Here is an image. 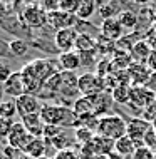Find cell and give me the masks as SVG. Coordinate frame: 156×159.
Returning a JSON list of instances; mask_svg holds the SVG:
<instances>
[{
	"label": "cell",
	"instance_id": "6da1fadb",
	"mask_svg": "<svg viewBox=\"0 0 156 159\" xmlns=\"http://www.w3.org/2000/svg\"><path fill=\"white\" fill-rule=\"evenodd\" d=\"M40 119L45 126H60V127L74 126L76 121H79L71 107L60 104H44L40 111Z\"/></svg>",
	"mask_w": 156,
	"mask_h": 159
},
{
	"label": "cell",
	"instance_id": "7a4b0ae2",
	"mask_svg": "<svg viewBox=\"0 0 156 159\" xmlns=\"http://www.w3.org/2000/svg\"><path fill=\"white\" fill-rule=\"evenodd\" d=\"M126 121L121 116H102L99 117V124H97V131L96 134L104 136L111 141H118L123 136H126Z\"/></svg>",
	"mask_w": 156,
	"mask_h": 159
},
{
	"label": "cell",
	"instance_id": "3957f363",
	"mask_svg": "<svg viewBox=\"0 0 156 159\" xmlns=\"http://www.w3.org/2000/svg\"><path fill=\"white\" fill-rule=\"evenodd\" d=\"M55 64H57V62L50 61V59H35V61H32L30 64H25L24 69L20 72L25 74V75L34 77L35 80H39V82L42 84L47 77L57 74Z\"/></svg>",
	"mask_w": 156,
	"mask_h": 159
},
{
	"label": "cell",
	"instance_id": "277c9868",
	"mask_svg": "<svg viewBox=\"0 0 156 159\" xmlns=\"http://www.w3.org/2000/svg\"><path fill=\"white\" fill-rule=\"evenodd\" d=\"M19 20L29 29H40L47 24V12L42 10L39 3H30L19 14Z\"/></svg>",
	"mask_w": 156,
	"mask_h": 159
},
{
	"label": "cell",
	"instance_id": "5b68a950",
	"mask_svg": "<svg viewBox=\"0 0 156 159\" xmlns=\"http://www.w3.org/2000/svg\"><path fill=\"white\" fill-rule=\"evenodd\" d=\"M77 89H79V94L89 97L94 96V94H101L106 92V87H104V79L97 77L94 72H86V74L79 75V80H77Z\"/></svg>",
	"mask_w": 156,
	"mask_h": 159
},
{
	"label": "cell",
	"instance_id": "8992f818",
	"mask_svg": "<svg viewBox=\"0 0 156 159\" xmlns=\"http://www.w3.org/2000/svg\"><path fill=\"white\" fill-rule=\"evenodd\" d=\"M151 122H148L146 119L143 117H131L126 124V136H129L134 143L138 144V148L139 146H144L143 144V141H144L146 134L151 131Z\"/></svg>",
	"mask_w": 156,
	"mask_h": 159
},
{
	"label": "cell",
	"instance_id": "52a82bcc",
	"mask_svg": "<svg viewBox=\"0 0 156 159\" xmlns=\"http://www.w3.org/2000/svg\"><path fill=\"white\" fill-rule=\"evenodd\" d=\"M42 102L40 99L34 94H24L19 99H15V107H17V114L20 116V119L25 116H34V114H40L42 111Z\"/></svg>",
	"mask_w": 156,
	"mask_h": 159
},
{
	"label": "cell",
	"instance_id": "ba28073f",
	"mask_svg": "<svg viewBox=\"0 0 156 159\" xmlns=\"http://www.w3.org/2000/svg\"><path fill=\"white\" fill-rule=\"evenodd\" d=\"M32 139H34V136L30 134L27 129H25V126H24L22 122H14L10 134L7 136L8 146H10V148H14V149H19V151H22V149H24Z\"/></svg>",
	"mask_w": 156,
	"mask_h": 159
},
{
	"label": "cell",
	"instance_id": "9c48e42d",
	"mask_svg": "<svg viewBox=\"0 0 156 159\" xmlns=\"http://www.w3.org/2000/svg\"><path fill=\"white\" fill-rule=\"evenodd\" d=\"M156 101V94L151 92L146 85H139V87H131V101L129 104L138 107L141 111H146L148 107H151Z\"/></svg>",
	"mask_w": 156,
	"mask_h": 159
},
{
	"label": "cell",
	"instance_id": "30bf717a",
	"mask_svg": "<svg viewBox=\"0 0 156 159\" xmlns=\"http://www.w3.org/2000/svg\"><path fill=\"white\" fill-rule=\"evenodd\" d=\"M77 20L79 19H77L76 15L66 14V12H60V10L47 14V24H49L52 29H55V32L62 30V29H74Z\"/></svg>",
	"mask_w": 156,
	"mask_h": 159
},
{
	"label": "cell",
	"instance_id": "8fae6325",
	"mask_svg": "<svg viewBox=\"0 0 156 159\" xmlns=\"http://www.w3.org/2000/svg\"><path fill=\"white\" fill-rule=\"evenodd\" d=\"M77 30L76 29H62L57 30L54 35V44L60 52H69V50H74L76 47V40H77Z\"/></svg>",
	"mask_w": 156,
	"mask_h": 159
},
{
	"label": "cell",
	"instance_id": "7c38bea8",
	"mask_svg": "<svg viewBox=\"0 0 156 159\" xmlns=\"http://www.w3.org/2000/svg\"><path fill=\"white\" fill-rule=\"evenodd\" d=\"M123 25L121 22L118 20V17L116 19H107V20H102L101 27H99V32H101L102 37H106L107 40H112V42H118L121 37L124 35L123 34Z\"/></svg>",
	"mask_w": 156,
	"mask_h": 159
},
{
	"label": "cell",
	"instance_id": "4fadbf2b",
	"mask_svg": "<svg viewBox=\"0 0 156 159\" xmlns=\"http://www.w3.org/2000/svg\"><path fill=\"white\" fill-rule=\"evenodd\" d=\"M3 91H5L7 96L14 97V99H19L20 96H24L25 92V84H24V77H22V72H14L10 75V79L3 84Z\"/></svg>",
	"mask_w": 156,
	"mask_h": 159
},
{
	"label": "cell",
	"instance_id": "5bb4252c",
	"mask_svg": "<svg viewBox=\"0 0 156 159\" xmlns=\"http://www.w3.org/2000/svg\"><path fill=\"white\" fill-rule=\"evenodd\" d=\"M128 72H129V79H131V85H134V87L146 85V82H148V79L151 75V70L148 69L146 64H136V62H133L129 66Z\"/></svg>",
	"mask_w": 156,
	"mask_h": 159
},
{
	"label": "cell",
	"instance_id": "9a60e30c",
	"mask_svg": "<svg viewBox=\"0 0 156 159\" xmlns=\"http://www.w3.org/2000/svg\"><path fill=\"white\" fill-rule=\"evenodd\" d=\"M57 64L60 70L64 72H76L81 66V57L76 50H69V52H60L57 57Z\"/></svg>",
	"mask_w": 156,
	"mask_h": 159
},
{
	"label": "cell",
	"instance_id": "2e32d148",
	"mask_svg": "<svg viewBox=\"0 0 156 159\" xmlns=\"http://www.w3.org/2000/svg\"><path fill=\"white\" fill-rule=\"evenodd\" d=\"M89 148L92 149L94 156H107L109 152L114 151V141L107 139V137H104V136L96 134L94 139L89 143Z\"/></svg>",
	"mask_w": 156,
	"mask_h": 159
},
{
	"label": "cell",
	"instance_id": "e0dca14e",
	"mask_svg": "<svg viewBox=\"0 0 156 159\" xmlns=\"http://www.w3.org/2000/svg\"><path fill=\"white\" fill-rule=\"evenodd\" d=\"M22 152L25 156L32 157V159H39L42 156H47V143L44 137H34L30 143L22 149Z\"/></svg>",
	"mask_w": 156,
	"mask_h": 159
},
{
	"label": "cell",
	"instance_id": "ac0fdd59",
	"mask_svg": "<svg viewBox=\"0 0 156 159\" xmlns=\"http://www.w3.org/2000/svg\"><path fill=\"white\" fill-rule=\"evenodd\" d=\"M71 109L74 111V114L77 116V119H82V117H87V116H96L94 114V106H92V101L86 96H81L77 97V101L71 106Z\"/></svg>",
	"mask_w": 156,
	"mask_h": 159
},
{
	"label": "cell",
	"instance_id": "d6986e66",
	"mask_svg": "<svg viewBox=\"0 0 156 159\" xmlns=\"http://www.w3.org/2000/svg\"><path fill=\"white\" fill-rule=\"evenodd\" d=\"M151 52H153V49H151V45L148 44V40H139V42H136V45L133 47V50L129 54H131V57H133V62L146 64Z\"/></svg>",
	"mask_w": 156,
	"mask_h": 159
},
{
	"label": "cell",
	"instance_id": "ffe728a7",
	"mask_svg": "<svg viewBox=\"0 0 156 159\" xmlns=\"http://www.w3.org/2000/svg\"><path fill=\"white\" fill-rule=\"evenodd\" d=\"M20 122L24 124L25 129H27L34 137H42V134H44V126H45V124L42 122L40 114L25 116V117H22V121H20Z\"/></svg>",
	"mask_w": 156,
	"mask_h": 159
},
{
	"label": "cell",
	"instance_id": "44dd1931",
	"mask_svg": "<svg viewBox=\"0 0 156 159\" xmlns=\"http://www.w3.org/2000/svg\"><path fill=\"white\" fill-rule=\"evenodd\" d=\"M136 149H138V144L129 136H123L121 139L114 141V151L119 152L123 157H133Z\"/></svg>",
	"mask_w": 156,
	"mask_h": 159
},
{
	"label": "cell",
	"instance_id": "7402d4cb",
	"mask_svg": "<svg viewBox=\"0 0 156 159\" xmlns=\"http://www.w3.org/2000/svg\"><path fill=\"white\" fill-rule=\"evenodd\" d=\"M74 50L77 54H87V52H96V39H92L89 34H79L76 40Z\"/></svg>",
	"mask_w": 156,
	"mask_h": 159
},
{
	"label": "cell",
	"instance_id": "603a6c76",
	"mask_svg": "<svg viewBox=\"0 0 156 159\" xmlns=\"http://www.w3.org/2000/svg\"><path fill=\"white\" fill-rule=\"evenodd\" d=\"M121 5L119 3H114V2H104V3H99L97 5V14L101 15L102 20H107V19H116L119 14H121Z\"/></svg>",
	"mask_w": 156,
	"mask_h": 159
},
{
	"label": "cell",
	"instance_id": "cb8c5ba5",
	"mask_svg": "<svg viewBox=\"0 0 156 159\" xmlns=\"http://www.w3.org/2000/svg\"><path fill=\"white\" fill-rule=\"evenodd\" d=\"M96 10H97V3L96 2H92V0H81L76 17L79 20H89L91 17L94 15Z\"/></svg>",
	"mask_w": 156,
	"mask_h": 159
},
{
	"label": "cell",
	"instance_id": "d4e9b609",
	"mask_svg": "<svg viewBox=\"0 0 156 159\" xmlns=\"http://www.w3.org/2000/svg\"><path fill=\"white\" fill-rule=\"evenodd\" d=\"M131 87H133V85L119 84L118 87L111 92L112 101L118 102V104H129V101H131Z\"/></svg>",
	"mask_w": 156,
	"mask_h": 159
},
{
	"label": "cell",
	"instance_id": "484cf974",
	"mask_svg": "<svg viewBox=\"0 0 156 159\" xmlns=\"http://www.w3.org/2000/svg\"><path fill=\"white\" fill-rule=\"evenodd\" d=\"M8 52L10 55H15V57H24L29 52V44L20 37H15L8 42Z\"/></svg>",
	"mask_w": 156,
	"mask_h": 159
},
{
	"label": "cell",
	"instance_id": "4316f807",
	"mask_svg": "<svg viewBox=\"0 0 156 159\" xmlns=\"http://www.w3.org/2000/svg\"><path fill=\"white\" fill-rule=\"evenodd\" d=\"M136 42H139V35L138 34H126L116 42V50L121 52H131L133 47L136 45Z\"/></svg>",
	"mask_w": 156,
	"mask_h": 159
},
{
	"label": "cell",
	"instance_id": "83f0119b",
	"mask_svg": "<svg viewBox=\"0 0 156 159\" xmlns=\"http://www.w3.org/2000/svg\"><path fill=\"white\" fill-rule=\"evenodd\" d=\"M118 20L123 25V29L126 30H134L138 25V14H134L133 10H123L118 15Z\"/></svg>",
	"mask_w": 156,
	"mask_h": 159
},
{
	"label": "cell",
	"instance_id": "f1b7e54d",
	"mask_svg": "<svg viewBox=\"0 0 156 159\" xmlns=\"http://www.w3.org/2000/svg\"><path fill=\"white\" fill-rule=\"evenodd\" d=\"M15 114H17L15 99H12V101H3L2 104H0V119H8V121H12Z\"/></svg>",
	"mask_w": 156,
	"mask_h": 159
},
{
	"label": "cell",
	"instance_id": "f546056e",
	"mask_svg": "<svg viewBox=\"0 0 156 159\" xmlns=\"http://www.w3.org/2000/svg\"><path fill=\"white\" fill-rule=\"evenodd\" d=\"M60 80H62L64 89H77V80L79 75H76V72H64L60 70ZM79 91V89H77Z\"/></svg>",
	"mask_w": 156,
	"mask_h": 159
},
{
	"label": "cell",
	"instance_id": "4dcf8cb0",
	"mask_svg": "<svg viewBox=\"0 0 156 159\" xmlns=\"http://www.w3.org/2000/svg\"><path fill=\"white\" fill-rule=\"evenodd\" d=\"M94 136H96V132L91 131V129H87V127H77L76 129V139L81 143V146L89 144L91 141L94 139Z\"/></svg>",
	"mask_w": 156,
	"mask_h": 159
},
{
	"label": "cell",
	"instance_id": "1f68e13d",
	"mask_svg": "<svg viewBox=\"0 0 156 159\" xmlns=\"http://www.w3.org/2000/svg\"><path fill=\"white\" fill-rule=\"evenodd\" d=\"M81 0H59V10L66 12V14H77V8H79Z\"/></svg>",
	"mask_w": 156,
	"mask_h": 159
},
{
	"label": "cell",
	"instance_id": "d6a6232c",
	"mask_svg": "<svg viewBox=\"0 0 156 159\" xmlns=\"http://www.w3.org/2000/svg\"><path fill=\"white\" fill-rule=\"evenodd\" d=\"M62 132H64V127H60V126H44V134H42V137L45 141H54Z\"/></svg>",
	"mask_w": 156,
	"mask_h": 159
},
{
	"label": "cell",
	"instance_id": "836d02e7",
	"mask_svg": "<svg viewBox=\"0 0 156 159\" xmlns=\"http://www.w3.org/2000/svg\"><path fill=\"white\" fill-rule=\"evenodd\" d=\"M131 159H156V152L153 149L146 148V146H139V148L134 151Z\"/></svg>",
	"mask_w": 156,
	"mask_h": 159
},
{
	"label": "cell",
	"instance_id": "e575fe53",
	"mask_svg": "<svg viewBox=\"0 0 156 159\" xmlns=\"http://www.w3.org/2000/svg\"><path fill=\"white\" fill-rule=\"evenodd\" d=\"M52 159H81L79 152L74 151V149H62V151H57L55 152V156Z\"/></svg>",
	"mask_w": 156,
	"mask_h": 159
},
{
	"label": "cell",
	"instance_id": "d590c367",
	"mask_svg": "<svg viewBox=\"0 0 156 159\" xmlns=\"http://www.w3.org/2000/svg\"><path fill=\"white\" fill-rule=\"evenodd\" d=\"M39 5H40V8L44 12H47V14H52V12L59 10V2H54V0H42Z\"/></svg>",
	"mask_w": 156,
	"mask_h": 159
},
{
	"label": "cell",
	"instance_id": "8d00e7d4",
	"mask_svg": "<svg viewBox=\"0 0 156 159\" xmlns=\"http://www.w3.org/2000/svg\"><path fill=\"white\" fill-rule=\"evenodd\" d=\"M12 126H14V121H8V119H0V136L7 137L12 131Z\"/></svg>",
	"mask_w": 156,
	"mask_h": 159
},
{
	"label": "cell",
	"instance_id": "74e56055",
	"mask_svg": "<svg viewBox=\"0 0 156 159\" xmlns=\"http://www.w3.org/2000/svg\"><path fill=\"white\" fill-rule=\"evenodd\" d=\"M14 74L12 72V69L7 66V64H0V84H5L8 79H10V75Z\"/></svg>",
	"mask_w": 156,
	"mask_h": 159
},
{
	"label": "cell",
	"instance_id": "f35d334b",
	"mask_svg": "<svg viewBox=\"0 0 156 159\" xmlns=\"http://www.w3.org/2000/svg\"><path fill=\"white\" fill-rule=\"evenodd\" d=\"M10 5L8 3H5V2H0V20H3L5 17H8L10 15Z\"/></svg>",
	"mask_w": 156,
	"mask_h": 159
},
{
	"label": "cell",
	"instance_id": "ab89813d",
	"mask_svg": "<svg viewBox=\"0 0 156 159\" xmlns=\"http://www.w3.org/2000/svg\"><path fill=\"white\" fill-rule=\"evenodd\" d=\"M146 87H148L151 92H154V94H156V72H151L148 82H146Z\"/></svg>",
	"mask_w": 156,
	"mask_h": 159
},
{
	"label": "cell",
	"instance_id": "60d3db41",
	"mask_svg": "<svg viewBox=\"0 0 156 159\" xmlns=\"http://www.w3.org/2000/svg\"><path fill=\"white\" fill-rule=\"evenodd\" d=\"M146 66H148V69L151 72H156V50H153L148 59V62H146Z\"/></svg>",
	"mask_w": 156,
	"mask_h": 159
},
{
	"label": "cell",
	"instance_id": "b9f144b4",
	"mask_svg": "<svg viewBox=\"0 0 156 159\" xmlns=\"http://www.w3.org/2000/svg\"><path fill=\"white\" fill-rule=\"evenodd\" d=\"M3 96H5V91H3V84H0V104L3 102V101H2Z\"/></svg>",
	"mask_w": 156,
	"mask_h": 159
},
{
	"label": "cell",
	"instance_id": "7bdbcfd3",
	"mask_svg": "<svg viewBox=\"0 0 156 159\" xmlns=\"http://www.w3.org/2000/svg\"><path fill=\"white\" fill-rule=\"evenodd\" d=\"M92 159H109V156H94Z\"/></svg>",
	"mask_w": 156,
	"mask_h": 159
},
{
	"label": "cell",
	"instance_id": "ee69618b",
	"mask_svg": "<svg viewBox=\"0 0 156 159\" xmlns=\"http://www.w3.org/2000/svg\"><path fill=\"white\" fill-rule=\"evenodd\" d=\"M19 159H32V157H29V156H25V154H22V156H20Z\"/></svg>",
	"mask_w": 156,
	"mask_h": 159
},
{
	"label": "cell",
	"instance_id": "f6af8a7d",
	"mask_svg": "<svg viewBox=\"0 0 156 159\" xmlns=\"http://www.w3.org/2000/svg\"><path fill=\"white\" fill-rule=\"evenodd\" d=\"M151 126H153V129H154V131H156V119H154L153 122H151Z\"/></svg>",
	"mask_w": 156,
	"mask_h": 159
},
{
	"label": "cell",
	"instance_id": "bcb514c9",
	"mask_svg": "<svg viewBox=\"0 0 156 159\" xmlns=\"http://www.w3.org/2000/svg\"><path fill=\"white\" fill-rule=\"evenodd\" d=\"M39 159H52V157H49V156H42V157H39Z\"/></svg>",
	"mask_w": 156,
	"mask_h": 159
}]
</instances>
